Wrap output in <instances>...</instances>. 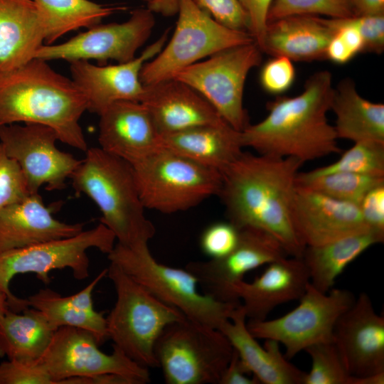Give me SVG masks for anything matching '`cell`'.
I'll return each mask as SVG.
<instances>
[{
	"instance_id": "d6a6232c",
	"label": "cell",
	"mask_w": 384,
	"mask_h": 384,
	"mask_svg": "<svg viewBox=\"0 0 384 384\" xmlns=\"http://www.w3.org/2000/svg\"><path fill=\"white\" fill-rule=\"evenodd\" d=\"M384 184V176L333 172L308 177L299 172L297 186L307 188L340 201L359 204L373 188Z\"/></svg>"
},
{
	"instance_id": "ee69618b",
	"label": "cell",
	"mask_w": 384,
	"mask_h": 384,
	"mask_svg": "<svg viewBox=\"0 0 384 384\" xmlns=\"http://www.w3.org/2000/svg\"><path fill=\"white\" fill-rule=\"evenodd\" d=\"M358 205L366 225L373 231L384 233V184L368 191Z\"/></svg>"
},
{
	"instance_id": "d4e9b609",
	"label": "cell",
	"mask_w": 384,
	"mask_h": 384,
	"mask_svg": "<svg viewBox=\"0 0 384 384\" xmlns=\"http://www.w3.org/2000/svg\"><path fill=\"white\" fill-rule=\"evenodd\" d=\"M161 146L222 173L242 153L241 132L226 121L161 135Z\"/></svg>"
},
{
	"instance_id": "484cf974",
	"label": "cell",
	"mask_w": 384,
	"mask_h": 384,
	"mask_svg": "<svg viewBox=\"0 0 384 384\" xmlns=\"http://www.w3.org/2000/svg\"><path fill=\"white\" fill-rule=\"evenodd\" d=\"M45 28L33 0H0V74L35 58Z\"/></svg>"
},
{
	"instance_id": "b9f144b4",
	"label": "cell",
	"mask_w": 384,
	"mask_h": 384,
	"mask_svg": "<svg viewBox=\"0 0 384 384\" xmlns=\"http://www.w3.org/2000/svg\"><path fill=\"white\" fill-rule=\"evenodd\" d=\"M193 1L223 26L248 32L247 16L238 0Z\"/></svg>"
},
{
	"instance_id": "1f68e13d",
	"label": "cell",
	"mask_w": 384,
	"mask_h": 384,
	"mask_svg": "<svg viewBox=\"0 0 384 384\" xmlns=\"http://www.w3.org/2000/svg\"><path fill=\"white\" fill-rule=\"evenodd\" d=\"M45 28V43L53 44L63 35L80 28H90L123 6L105 5L90 0H33Z\"/></svg>"
},
{
	"instance_id": "8d00e7d4",
	"label": "cell",
	"mask_w": 384,
	"mask_h": 384,
	"mask_svg": "<svg viewBox=\"0 0 384 384\" xmlns=\"http://www.w3.org/2000/svg\"><path fill=\"white\" fill-rule=\"evenodd\" d=\"M322 19L334 32L326 48V58L337 64H345L364 52L363 38L355 27L343 18Z\"/></svg>"
},
{
	"instance_id": "60d3db41",
	"label": "cell",
	"mask_w": 384,
	"mask_h": 384,
	"mask_svg": "<svg viewBox=\"0 0 384 384\" xmlns=\"http://www.w3.org/2000/svg\"><path fill=\"white\" fill-rule=\"evenodd\" d=\"M296 71L292 60L285 56H273L266 62L260 74V82L267 92L279 95L294 82Z\"/></svg>"
},
{
	"instance_id": "7dc6e473",
	"label": "cell",
	"mask_w": 384,
	"mask_h": 384,
	"mask_svg": "<svg viewBox=\"0 0 384 384\" xmlns=\"http://www.w3.org/2000/svg\"><path fill=\"white\" fill-rule=\"evenodd\" d=\"M354 16L384 15V0H350Z\"/></svg>"
},
{
	"instance_id": "7bdbcfd3",
	"label": "cell",
	"mask_w": 384,
	"mask_h": 384,
	"mask_svg": "<svg viewBox=\"0 0 384 384\" xmlns=\"http://www.w3.org/2000/svg\"><path fill=\"white\" fill-rule=\"evenodd\" d=\"M355 27L363 38L364 52L380 54L384 50V15L353 16L343 18Z\"/></svg>"
},
{
	"instance_id": "7402d4cb",
	"label": "cell",
	"mask_w": 384,
	"mask_h": 384,
	"mask_svg": "<svg viewBox=\"0 0 384 384\" xmlns=\"http://www.w3.org/2000/svg\"><path fill=\"white\" fill-rule=\"evenodd\" d=\"M140 102L160 135L225 121L201 94L175 78L144 85Z\"/></svg>"
},
{
	"instance_id": "277c9868",
	"label": "cell",
	"mask_w": 384,
	"mask_h": 384,
	"mask_svg": "<svg viewBox=\"0 0 384 384\" xmlns=\"http://www.w3.org/2000/svg\"><path fill=\"white\" fill-rule=\"evenodd\" d=\"M70 178L78 193L88 196L102 213L100 223L117 243L130 248L148 245L155 234L137 189L132 166L100 147H90Z\"/></svg>"
},
{
	"instance_id": "c3c4849f",
	"label": "cell",
	"mask_w": 384,
	"mask_h": 384,
	"mask_svg": "<svg viewBox=\"0 0 384 384\" xmlns=\"http://www.w3.org/2000/svg\"><path fill=\"white\" fill-rule=\"evenodd\" d=\"M179 0H151L148 3V9L153 13L170 16L178 12Z\"/></svg>"
},
{
	"instance_id": "7c38bea8",
	"label": "cell",
	"mask_w": 384,
	"mask_h": 384,
	"mask_svg": "<svg viewBox=\"0 0 384 384\" xmlns=\"http://www.w3.org/2000/svg\"><path fill=\"white\" fill-rule=\"evenodd\" d=\"M299 300L298 306L282 316L247 323L256 338L272 339L282 344L288 360L312 345L334 342L336 323L356 297L347 289L332 288L321 292L309 282Z\"/></svg>"
},
{
	"instance_id": "ba28073f",
	"label": "cell",
	"mask_w": 384,
	"mask_h": 384,
	"mask_svg": "<svg viewBox=\"0 0 384 384\" xmlns=\"http://www.w3.org/2000/svg\"><path fill=\"white\" fill-rule=\"evenodd\" d=\"M154 352L167 384H219L233 347L220 330L185 317L164 329Z\"/></svg>"
},
{
	"instance_id": "ffe728a7",
	"label": "cell",
	"mask_w": 384,
	"mask_h": 384,
	"mask_svg": "<svg viewBox=\"0 0 384 384\" xmlns=\"http://www.w3.org/2000/svg\"><path fill=\"white\" fill-rule=\"evenodd\" d=\"M99 116L100 147L131 165L163 148L161 135L140 102H114Z\"/></svg>"
},
{
	"instance_id": "f6af8a7d",
	"label": "cell",
	"mask_w": 384,
	"mask_h": 384,
	"mask_svg": "<svg viewBox=\"0 0 384 384\" xmlns=\"http://www.w3.org/2000/svg\"><path fill=\"white\" fill-rule=\"evenodd\" d=\"M238 1L247 16L248 32L261 50L267 25V14L273 0Z\"/></svg>"
},
{
	"instance_id": "e575fe53",
	"label": "cell",
	"mask_w": 384,
	"mask_h": 384,
	"mask_svg": "<svg viewBox=\"0 0 384 384\" xmlns=\"http://www.w3.org/2000/svg\"><path fill=\"white\" fill-rule=\"evenodd\" d=\"M311 367L306 373L304 384H360V378L351 375L332 343L312 345L304 350Z\"/></svg>"
},
{
	"instance_id": "f1b7e54d",
	"label": "cell",
	"mask_w": 384,
	"mask_h": 384,
	"mask_svg": "<svg viewBox=\"0 0 384 384\" xmlns=\"http://www.w3.org/2000/svg\"><path fill=\"white\" fill-rule=\"evenodd\" d=\"M331 110L338 139L384 143V105L361 97L351 79L342 80L334 88Z\"/></svg>"
},
{
	"instance_id": "5b68a950",
	"label": "cell",
	"mask_w": 384,
	"mask_h": 384,
	"mask_svg": "<svg viewBox=\"0 0 384 384\" xmlns=\"http://www.w3.org/2000/svg\"><path fill=\"white\" fill-rule=\"evenodd\" d=\"M107 275L116 292L107 329L113 346L138 364L158 367L154 348L164 329L186 316L161 301L116 264L110 262Z\"/></svg>"
},
{
	"instance_id": "6da1fadb",
	"label": "cell",
	"mask_w": 384,
	"mask_h": 384,
	"mask_svg": "<svg viewBox=\"0 0 384 384\" xmlns=\"http://www.w3.org/2000/svg\"><path fill=\"white\" fill-rule=\"evenodd\" d=\"M304 163L292 157L245 152L222 174L218 193L228 220L237 228L262 230L287 255L302 258L306 246L292 220L297 177Z\"/></svg>"
},
{
	"instance_id": "52a82bcc",
	"label": "cell",
	"mask_w": 384,
	"mask_h": 384,
	"mask_svg": "<svg viewBox=\"0 0 384 384\" xmlns=\"http://www.w3.org/2000/svg\"><path fill=\"white\" fill-rule=\"evenodd\" d=\"M145 208L171 214L218 196L222 174L164 148L131 165Z\"/></svg>"
},
{
	"instance_id": "9a60e30c",
	"label": "cell",
	"mask_w": 384,
	"mask_h": 384,
	"mask_svg": "<svg viewBox=\"0 0 384 384\" xmlns=\"http://www.w3.org/2000/svg\"><path fill=\"white\" fill-rule=\"evenodd\" d=\"M59 140L52 128L33 123L0 126V143L6 154L21 167L31 193L65 186L81 162L71 154L60 150Z\"/></svg>"
},
{
	"instance_id": "ab89813d",
	"label": "cell",
	"mask_w": 384,
	"mask_h": 384,
	"mask_svg": "<svg viewBox=\"0 0 384 384\" xmlns=\"http://www.w3.org/2000/svg\"><path fill=\"white\" fill-rule=\"evenodd\" d=\"M0 384H54L38 361L8 359L0 363Z\"/></svg>"
},
{
	"instance_id": "7a4b0ae2",
	"label": "cell",
	"mask_w": 384,
	"mask_h": 384,
	"mask_svg": "<svg viewBox=\"0 0 384 384\" xmlns=\"http://www.w3.org/2000/svg\"><path fill=\"white\" fill-rule=\"evenodd\" d=\"M334 90L331 73L321 70L307 79L299 95L277 96L267 104L264 119L241 132L243 147L304 164L341 153L334 127L327 119Z\"/></svg>"
},
{
	"instance_id": "4316f807",
	"label": "cell",
	"mask_w": 384,
	"mask_h": 384,
	"mask_svg": "<svg viewBox=\"0 0 384 384\" xmlns=\"http://www.w3.org/2000/svg\"><path fill=\"white\" fill-rule=\"evenodd\" d=\"M334 33L318 16H291L267 23L261 50L294 61L324 59Z\"/></svg>"
},
{
	"instance_id": "74e56055",
	"label": "cell",
	"mask_w": 384,
	"mask_h": 384,
	"mask_svg": "<svg viewBox=\"0 0 384 384\" xmlns=\"http://www.w3.org/2000/svg\"><path fill=\"white\" fill-rule=\"evenodd\" d=\"M30 194L21 167L0 143V210Z\"/></svg>"
},
{
	"instance_id": "ac0fdd59",
	"label": "cell",
	"mask_w": 384,
	"mask_h": 384,
	"mask_svg": "<svg viewBox=\"0 0 384 384\" xmlns=\"http://www.w3.org/2000/svg\"><path fill=\"white\" fill-rule=\"evenodd\" d=\"M333 343L351 375L384 373V317L375 312L366 293H361L338 318Z\"/></svg>"
},
{
	"instance_id": "836d02e7",
	"label": "cell",
	"mask_w": 384,
	"mask_h": 384,
	"mask_svg": "<svg viewBox=\"0 0 384 384\" xmlns=\"http://www.w3.org/2000/svg\"><path fill=\"white\" fill-rule=\"evenodd\" d=\"M333 172L384 176V143L356 142L335 162L302 173L306 176L314 177Z\"/></svg>"
},
{
	"instance_id": "30bf717a",
	"label": "cell",
	"mask_w": 384,
	"mask_h": 384,
	"mask_svg": "<svg viewBox=\"0 0 384 384\" xmlns=\"http://www.w3.org/2000/svg\"><path fill=\"white\" fill-rule=\"evenodd\" d=\"M177 13L169 41L141 70L144 85L172 78L178 71L203 58L254 41L247 31L231 29L216 21L193 0H179Z\"/></svg>"
},
{
	"instance_id": "f907efd6",
	"label": "cell",
	"mask_w": 384,
	"mask_h": 384,
	"mask_svg": "<svg viewBox=\"0 0 384 384\" xmlns=\"http://www.w3.org/2000/svg\"><path fill=\"white\" fill-rule=\"evenodd\" d=\"M144 1H146L147 4H148V3H149L151 0H144Z\"/></svg>"
},
{
	"instance_id": "d590c367",
	"label": "cell",
	"mask_w": 384,
	"mask_h": 384,
	"mask_svg": "<svg viewBox=\"0 0 384 384\" xmlns=\"http://www.w3.org/2000/svg\"><path fill=\"white\" fill-rule=\"evenodd\" d=\"M298 15L346 18L354 14L350 0H273L267 14V23Z\"/></svg>"
},
{
	"instance_id": "3957f363",
	"label": "cell",
	"mask_w": 384,
	"mask_h": 384,
	"mask_svg": "<svg viewBox=\"0 0 384 384\" xmlns=\"http://www.w3.org/2000/svg\"><path fill=\"white\" fill-rule=\"evenodd\" d=\"M40 58L0 74V126L33 123L48 126L58 139L86 151L80 124L86 100L72 79L54 70Z\"/></svg>"
},
{
	"instance_id": "8992f818",
	"label": "cell",
	"mask_w": 384,
	"mask_h": 384,
	"mask_svg": "<svg viewBox=\"0 0 384 384\" xmlns=\"http://www.w3.org/2000/svg\"><path fill=\"white\" fill-rule=\"evenodd\" d=\"M107 257L161 301L208 326L219 329L240 304L220 301L200 292L193 274L186 268L159 262L148 245L130 248L117 243Z\"/></svg>"
},
{
	"instance_id": "d6986e66",
	"label": "cell",
	"mask_w": 384,
	"mask_h": 384,
	"mask_svg": "<svg viewBox=\"0 0 384 384\" xmlns=\"http://www.w3.org/2000/svg\"><path fill=\"white\" fill-rule=\"evenodd\" d=\"M292 220L296 233L305 246L320 245L372 230L364 222L358 204L298 186Z\"/></svg>"
},
{
	"instance_id": "4fadbf2b",
	"label": "cell",
	"mask_w": 384,
	"mask_h": 384,
	"mask_svg": "<svg viewBox=\"0 0 384 384\" xmlns=\"http://www.w3.org/2000/svg\"><path fill=\"white\" fill-rule=\"evenodd\" d=\"M89 331L72 326L56 329L44 353L38 360L53 378L54 384L73 377H92L119 373L137 384L150 382L148 368L142 366L113 346L107 354Z\"/></svg>"
},
{
	"instance_id": "e0dca14e",
	"label": "cell",
	"mask_w": 384,
	"mask_h": 384,
	"mask_svg": "<svg viewBox=\"0 0 384 384\" xmlns=\"http://www.w3.org/2000/svg\"><path fill=\"white\" fill-rule=\"evenodd\" d=\"M168 36L167 30L139 56L128 62L111 65H96L83 60L69 62L71 79L82 92L87 110L100 115L114 102H140L144 93L141 70L161 50Z\"/></svg>"
},
{
	"instance_id": "681fc988",
	"label": "cell",
	"mask_w": 384,
	"mask_h": 384,
	"mask_svg": "<svg viewBox=\"0 0 384 384\" xmlns=\"http://www.w3.org/2000/svg\"><path fill=\"white\" fill-rule=\"evenodd\" d=\"M9 309L8 297L0 290V318Z\"/></svg>"
},
{
	"instance_id": "44dd1931",
	"label": "cell",
	"mask_w": 384,
	"mask_h": 384,
	"mask_svg": "<svg viewBox=\"0 0 384 384\" xmlns=\"http://www.w3.org/2000/svg\"><path fill=\"white\" fill-rule=\"evenodd\" d=\"M267 265L260 276L251 282H238L229 293V301L242 302L249 320L266 319L278 305L299 299L309 282L302 258L285 257Z\"/></svg>"
},
{
	"instance_id": "5bb4252c",
	"label": "cell",
	"mask_w": 384,
	"mask_h": 384,
	"mask_svg": "<svg viewBox=\"0 0 384 384\" xmlns=\"http://www.w3.org/2000/svg\"><path fill=\"white\" fill-rule=\"evenodd\" d=\"M154 13L148 8L134 10L122 23L97 24L60 44H43L35 58L46 61L108 60L125 63L136 58L138 49L148 40L154 27Z\"/></svg>"
},
{
	"instance_id": "2e32d148",
	"label": "cell",
	"mask_w": 384,
	"mask_h": 384,
	"mask_svg": "<svg viewBox=\"0 0 384 384\" xmlns=\"http://www.w3.org/2000/svg\"><path fill=\"white\" fill-rule=\"evenodd\" d=\"M239 229L238 242L228 255L191 262L185 267L196 277L204 294L223 302H230V289L243 280L246 273L287 255L279 241L268 233L252 227Z\"/></svg>"
},
{
	"instance_id": "603a6c76",
	"label": "cell",
	"mask_w": 384,
	"mask_h": 384,
	"mask_svg": "<svg viewBox=\"0 0 384 384\" xmlns=\"http://www.w3.org/2000/svg\"><path fill=\"white\" fill-rule=\"evenodd\" d=\"M55 207L47 206L38 193L0 210V251L24 247L66 238L83 230L81 223L70 224L56 219Z\"/></svg>"
},
{
	"instance_id": "4dcf8cb0",
	"label": "cell",
	"mask_w": 384,
	"mask_h": 384,
	"mask_svg": "<svg viewBox=\"0 0 384 384\" xmlns=\"http://www.w3.org/2000/svg\"><path fill=\"white\" fill-rule=\"evenodd\" d=\"M55 330L37 309H10L0 318V357L38 361L48 347Z\"/></svg>"
},
{
	"instance_id": "9c48e42d",
	"label": "cell",
	"mask_w": 384,
	"mask_h": 384,
	"mask_svg": "<svg viewBox=\"0 0 384 384\" xmlns=\"http://www.w3.org/2000/svg\"><path fill=\"white\" fill-rule=\"evenodd\" d=\"M115 240L112 232L100 223L72 237L0 251V290L6 294L9 309L19 312L29 307L27 299L18 297L10 290V282L16 275L35 274L48 284L52 270L69 268L76 279H85L90 274L87 251L95 248L108 254Z\"/></svg>"
},
{
	"instance_id": "f35d334b",
	"label": "cell",
	"mask_w": 384,
	"mask_h": 384,
	"mask_svg": "<svg viewBox=\"0 0 384 384\" xmlns=\"http://www.w3.org/2000/svg\"><path fill=\"white\" fill-rule=\"evenodd\" d=\"M240 229L229 220L210 224L200 237L202 252L210 259H218L228 255L236 246Z\"/></svg>"
},
{
	"instance_id": "cb8c5ba5",
	"label": "cell",
	"mask_w": 384,
	"mask_h": 384,
	"mask_svg": "<svg viewBox=\"0 0 384 384\" xmlns=\"http://www.w3.org/2000/svg\"><path fill=\"white\" fill-rule=\"evenodd\" d=\"M241 304L220 330L228 339L248 371L260 383L304 384L306 373L289 362L279 343L265 339L260 345L249 331Z\"/></svg>"
},
{
	"instance_id": "f546056e",
	"label": "cell",
	"mask_w": 384,
	"mask_h": 384,
	"mask_svg": "<svg viewBox=\"0 0 384 384\" xmlns=\"http://www.w3.org/2000/svg\"><path fill=\"white\" fill-rule=\"evenodd\" d=\"M384 233L367 230L315 246H306L302 259L309 282L319 291L332 289L345 269L371 246L383 242Z\"/></svg>"
},
{
	"instance_id": "bcb514c9",
	"label": "cell",
	"mask_w": 384,
	"mask_h": 384,
	"mask_svg": "<svg viewBox=\"0 0 384 384\" xmlns=\"http://www.w3.org/2000/svg\"><path fill=\"white\" fill-rule=\"evenodd\" d=\"M240 360L238 352L233 348L232 357L226 366L219 384H260Z\"/></svg>"
},
{
	"instance_id": "8fae6325",
	"label": "cell",
	"mask_w": 384,
	"mask_h": 384,
	"mask_svg": "<svg viewBox=\"0 0 384 384\" xmlns=\"http://www.w3.org/2000/svg\"><path fill=\"white\" fill-rule=\"evenodd\" d=\"M262 53L255 41L235 46L183 68L172 78L197 91L229 124L242 132L250 124L243 106L245 80L261 63Z\"/></svg>"
},
{
	"instance_id": "83f0119b",
	"label": "cell",
	"mask_w": 384,
	"mask_h": 384,
	"mask_svg": "<svg viewBox=\"0 0 384 384\" xmlns=\"http://www.w3.org/2000/svg\"><path fill=\"white\" fill-rule=\"evenodd\" d=\"M107 268L80 292L63 297L50 289H42L27 298L30 307L39 311L55 331L62 326H72L91 333L100 345L108 337L107 320L102 312L95 309L92 292L107 275Z\"/></svg>"
}]
</instances>
